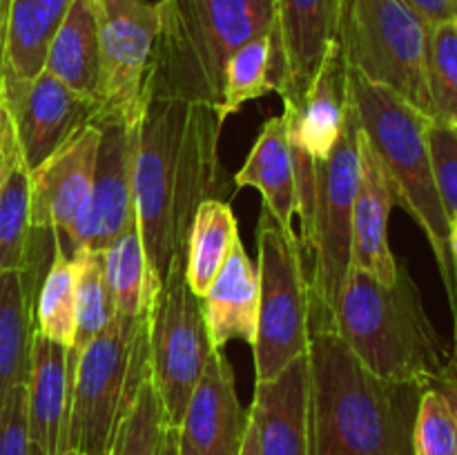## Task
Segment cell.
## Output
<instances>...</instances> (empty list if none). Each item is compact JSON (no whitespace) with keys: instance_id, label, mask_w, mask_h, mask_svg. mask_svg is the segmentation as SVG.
<instances>
[{"instance_id":"7a4b0ae2","label":"cell","mask_w":457,"mask_h":455,"mask_svg":"<svg viewBox=\"0 0 457 455\" xmlns=\"http://www.w3.org/2000/svg\"><path fill=\"white\" fill-rule=\"evenodd\" d=\"M311 455H415L427 386L370 373L335 333L311 335Z\"/></svg>"},{"instance_id":"d590c367","label":"cell","mask_w":457,"mask_h":455,"mask_svg":"<svg viewBox=\"0 0 457 455\" xmlns=\"http://www.w3.org/2000/svg\"><path fill=\"white\" fill-rule=\"evenodd\" d=\"M31 440L27 426L25 384L16 386L0 413V455H29Z\"/></svg>"},{"instance_id":"5bb4252c","label":"cell","mask_w":457,"mask_h":455,"mask_svg":"<svg viewBox=\"0 0 457 455\" xmlns=\"http://www.w3.org/2000/svg\"><path fill=\"white\" fill-rule=\"evenodd\" d=\"M98 136L96 125H87L31 172V232L54 235V244L70 259L89 203Z\"/></svg>"},{"instance_id":"2e32d148","label":"cell","mask_w":457,"mask_h":455,"mask_svg":"<svg viewBox=\"0 0 457 455\" xmlns=\"http://www.w3.org/2000/svg\"><path fill=\"white\" fill-rule=\"evenodd\" d=\"M262 455H311V361H290L277 377L257 382L250 406Z\"/></svg>"},{"instance_id":"d6a6232c","label":"cell","mask_w":457,"mask_h":455,"mask_svg":"<svg viewBox=\"0 0 457 455\" xmlns=\"http://www.w3.org/2000/svg\"><path fill=\"white\" fill-rule=\"evenodd\" d=\"M428 92L433 119L457 125V21L428 29Z\"/></svg>"},{"instance_id":"6da1fadb","label":"cell","mask_w":457,"mask_h":455,"mask_svg":"<svg viewBox=\"0 0 457 455\" xmlns=\"http://www.w3.org/2000/svg\"><path fill=\"white\" fill-rule=\"evenodd\" d=\"M221 128L219 107L147 96L134 159V212L154 288L170 261L186 254L196 208L212 199Z\"/></svg>"},{"instance_id":"83f0119b","label":"cell","mask_w":457,"mask_h":455,"mask_svg":"<svg viewBox=\"0 0 457 455\" xmlns=\"http://www.w3.org/2000/svg\"><path fill=\"white\" fill-rule=\"evenodd\" d=\"M103 266H105V279L112 302H114V312L125 319H137L159 290L152 284L150 270H147L137 212L128 221L125 230L103 250Z\"/></svg>"},{"instance_id":"603a6c76","label":"cell","mask_w":457,"mask_h":455,"mask_svg":"<svg viewBox=\"0 0 457 455\" xmlns=\"http://www.w3.org/2000/svg\"><path fill=\"white\" fill-rule=\"evenodd\" d=\"M348 110H351L348 65L342 45L333 40L317 67V74L312 76L302 107H297L299 132H302L308 152L317 161L328 159V154L333 152L335 143L339 141L344 125H346Z\"/></svg>"},{"instance_id":"3957f363","label":"cell","mask_w":457,"mask_h":455,"mask_svg":"<svg viewBox=\"0 0 457 455\" xmlns=\"http://www.w3.org/2000/svg\"><path fill=\"white\" fill-rule=\"evenodd\" d=\"M150 96L221 105L232 54L275 27V0H159Z\"/></svg>"},{"instance_id":"7402d4cb","label":"cell","mask_w":457,"mask_h":455,"mask_svg":"<svg viewBox=\"0 0 457 455\" xmlns=\"http://www.w3.org/2000/svg\"><path fill=\"white\" fill-rule=\"evenodd\" d=\"M235 183L239 187H257L263 205L275 217L286 235L299 236L295 232L297 217V190H295L293 159L288 147L286 119L272 116L259 132L244 168L237 172Z\"/></svg>"},{"instance_id":"484cf974","label":"cell","mask_w":457,"mask_h":455,"mask_svg":"<svg viewBox=\"0 0 457 455\" xmlns=\"http://www.w3.org/2000/svg\"><path fill=\"white\" fill-rule=\"evenodd\" d=\"M71 0H12L0 87L40 74L49 43L61 27Z\"/></svg>"},{"instance_id":"8fae6325","label":"cell","mask_w":457,"mask_h":455,"mask_svg":"<svg viewBox=\"0 0 457 455\" xmlns=\"http://www.w3.org/2000/svg\"><path fill=\"white\" fill-rule=\"evenodd\" d=\"M101 52L103 116L137 125L150 96L161 7L150 0H94ZM101 116V119H103Z\"/></svg>"},{"instance_id":"cb8c5ba5","label":"cell","mask_w":457,"mask_h":455,"mask_svg":"<svg viewBox=\"0 0 457 455\" xmlns=\"http://www.w3.org/2000/svg\"><path fill=\"white\" fill-rule=\"evenodd\" d=\"M36 288L22 270H0V413L27 384L36 333Z\"/></svg>"},{"instance_id":"ac0fdd59","label":"cell","mask_w":457,"mask_h":455,"mask_svg":"<svg viewBox=\"0 0 457 455\" xmlns=\"http://www.w3.org/2000/svg\"><path fill=\"white\" fill-rule=\"evenodd\" d=\"M393 205L395 194L386 170L360 129V178L353 205L351 268L369 272L382 284H393L400 275V263L388 245V219Z\"/></svg>"},{"instance_id":"7bdbcfd3","label":"cell","mask_w":457,"mask_h":455,"mask_svg":"<svg viewBox=\"0 0 457 455\" xmlns=\"http://www.w3.org/2000/svg\"><path fill=\"white\" fill-rule=\"evenodd\" d=\"M179 455H201L199 451L190 444V442L183 440L181 433H179Z\"/></svg>"},{"instance_id":"9a60e30c","label":"cell","mask_w":457,"mask_h":455,"mask_svg":"<svg viewBox=\"0 0 457 455\" xmlns=\"http://www.w3.org/2000/svg\"><path fill=\"white\" fill-rule=\"evenodd\" d=\"M342 0H275V92L302 107L321 58L337 40Z\"/></svg>"},{"instance_id":"9c48e42d","label":"cell","mask_w":457,"mask_h":455,"mask_svg":"<svg viewBox=\"0 0 457 455\" xmlns=\"http://www.w3.org/2000/svg\"><path fill=\"white\" fill-rule=\"evenodd\" d=\"M259 312L253 342L257 382L277 377L311 346V297L299 236L263 208L257 230Z\"/></svg>"},{"instance_id":"f1b7e54d","label":"cell","mask_w":457,"mask_h":455,"mask_svg":"<svg viewBox=\"0 0 457 455\" xmlns=\"http://www.w3.org/2000/svg\"><path fill=\"white\" fill-rule=\"evenodd\" d=\"M275 92V36L272 31L241 45L230 56L223 74L219 116L223 123L248 101Z\"/></svg>"},{"instance_id":"60d3db41","label":"cell","mask_w":457,"mask_h":455,"mask_svg":"<svg viewBox=\"0 0 457 455\" xmlns=\"http://www.w3.org/2000/svg\"><path fill=\"white\" fill-rule=\"evenodd\" d=\"M156 455H179V428L165 426Z\"/></svg>"},{"instance_id":"1f68e13d","label":"cell","mask_w":457,"mask_h":455,"mask_svg":"<svg viewBox=\"0 0 457 455\" xmlns=\"http://www.w3.org/2000/svg\"><path fill=\"white\" fill-rule=\"evenodd\" d=\"M165 413L154 382L147 375L120 418L107 455H156L165 431Z\"/></svg>"},{"instance_id":"5b68a950","label":"cell","mask_w":457,"mask_h":455,"mask_svg":"<svg viewBox=\"0 0 457 455\" xmlns=\"http://www.w3.org/2000/svg\"><path fill=\"white\" fill-rule=\"evenodd\" d=\"M348 94L357 125L386 170L395 203L422 228L436 254L457 337V268L449 248L451 219L437 192L428 152L427 128L431 119L395 92L370 83L353 70H348Z\"/></svg>"},{"instance_id":"74e56055","label":"cell","mask_w":457,"mask_h":455,"mask_svg":"<svg viewBox=\"0 0 457 455\" xmlns=\"http://www.w3.org/2000/svg\"><path fill=\"white\" fill-rule=\"evenodd\" d=\"M428 388H436L437 393H442V395L446 397V401L451 404L457 419V357H453V360L445 366V370L428 384Z\"/></svg>"},{"instance_id":"836d02e7","label":"cell","mask_w":457,"mask_h":455,"mask_svg":"<svg viewBox=\"0 0 457 455\" xmlns=\"http://www.w3.org/2000/svg\"><path fill=\"white\" fill-rule=\"evenodd\" d=\"M415 455H457V419L436 388L422 393L413 433Z\"/></svg>"},{"instance_id":"f6af8a7d","label":"cell","mask_w":457,"mask_h":455,"mask_svg":"<svg viewBox=\"0 0 457 455\" xmlns=\"http://www.w3.org/2000/svg\"><path fill=\"white\" fill-rule=\"evenodd\" d=\"M61 455H85V453H71V451H65V453H61Z\"/></svg>"},{"instance_id":"4dcf8cb0","label":"cell","mask_w":457,"mask_h":455,"mask_svg":"<svg viewBox=\"0 0 457 455\" xmlns=\"http://www.w3.org/2000/svg\"><path fill=\"white\" fill-rule=\"evenodd\" d=\"M36 330L45 337L71 348L76 326L74 266L71 259L54 244V257L49 270L36 294Z\"/></svg>"},{"instance_id":"f546056e","label":"cell","mask_w":457,"mask_h":455,"mask_svg":"<svg viewBox=\"0 0 457 455\" xmlns=\"http://www.w3.org/2000/svg\"><path fill=\"white\" fill-rule=\"evenodd\" d=\"M74 266V299H76V326L74 343L70 351L79 360L80 351L110 324L114 317V302L105 279L103 252L80 250L71 257Z\"/></svg>"},{"instance_id":"e575fe53","label":"cell","mask_w":457,"mask_h":455,"mask_svg":"<svg viewBox=\"0 0 457 455\" xmlns=\"http://www.w3.org/2000/svg\"><path fill=\"white\" fill-rule=\"evenodd\" d=\"M428 152H431L433 177L449 219L457 217V125L445 120H428Z\"/></svg>"},{"instance_id":"44dd1931","label":"cell","mask_w":457,"mask_h":455,"mask_svg":"<svg viewBox=\"0 0 457 455\" xmlns=\"http://www.w3.org/2000/svg\"><path fill=\"white\" fill-rule=\"evenodd\" d=\"M31 170L0 96V270H25L31 244Z\"/></svg>"},{"instance_id":"ab89813d","label":"cell","mask_w":457,"mask_h":455,"mask_svg":"<svg viewBox=\"0 0 457 455\" xmlns=\"http://www.w3.org/2000/svg\"><path fill=\"white\" fill-rule=\"evenodd\" d=\"M239 455H262V451H259L257 426H254V419L250 418V413H248V426H245V435H244V442H241Z\"/></svg>"},{"instance_id":"b9f144b4","label":"cell","mask_w":457,"mask_h":455,"mask_svg":"<svg viewBox=\"0 0 457 455\" xmlns=\"http://www.w3.org/2000/svg\"><path fill=\"white\" fill-rule=\"evenodd\" d=\"M449 248H451V257H453V263H455V268H457V217H455V219H451Z\"/></svg>"},{"instance_id":"e0dca14e","label":"cell","mask_w":457,"mask_h":455,"mask_svg":"<svg viewBox=\"0 0 457 455\" xmlns=\"http://www.w3.org/2000/svg\"><path fill=\"white\" fill-rule=\"evenodd\" d=\"M245 426L248 410L237 395L232 366L214 348L187 401L179 433L201 455H239Z\"/></svg>"},{"instance_id":"4316f807","label":"cell","mask_w":457,"mask_h":455,"mask_svg":"<svg viewBox=\"0 0 457 455\" xmlns=\"http://www.w3.org/2000/svg\"><path fill=\"white\" fill-rule=\"evenodd\" d=\"M235 241H239V230L230 205L205 199L196 208L186 244V281L199 299L208 294Z\"/></svg>"},{"instance_id":"d6986e66","label":"cell","mask_w":457,"mask_h":455,"mask_svg":"<svg viewBox=\"0 0 457 455\" xmlns=\"http://www.w3.org/2000/svg\"><path fill=\"white\" fill-rule=\"evenodd\" d=\"M74 368L76 357L70 346L54 342L36 330L25 384L27 426L31 444L47 455L62 453Z\"/></svg>"},{"instance_id":"277c9868","label":"cell","mask_w":457,"mask_h":455,"mask_svg":"<svg viewBox=\"0 0 457 455\" xmlns=\"http://www.w3.org/2000/svg\"><path fill=\"white\" fill-rule=\"evenodd\" d=\"M335 335L364 368L393 382L428 384L453 360L400 266L393 284L351 268L335 308Z\"/></svg>"},{"instance_id":"52a82bcc","label":"cell","mask_w":457,"mask_h":455,"mask_svg":"<svg viewBox=\"0 0 457 455\" xmlns=\"http://www.w3.org/2000/svg\"><path fill=\"white\" fill-rule=\"evenodd\" d=\"M428 25L404 0H342L337 43L348 70L433 119Z\"/></svg>"},{"instance_id":"ee69618b","label":"cell","mask_w":457,"mask_h":455,"mask_svg":"<svg viewBox=\"0 0 457 455\" xmlns=\"http://www.w3.org/2000/svg\"><path fill=\"white\" fill-rule=\"evenodd\" d=\"M29 455H47V453H45L43 449H38V446H34V444H31V449H29Z\"/></svg>"},{"instance_id":"7c38bea8","label":"cell","mask_w":457,"mask_h":455,"mask_svg":"<svg viewBox=\"0 0 457 455\" xmlns=\"http://www.w3.org/2000/svg\"><path fill=\"white\" fill-rule=\"evenodd\" d=\"M0 96L31 172L103 116L101 103L70 89L47 70L22 83L3 85Z\"/></svg>"},{"instance_id":"ffe728a7","label":"cell","mask_w":457,"mask_h":455,"mask_svg":"<svg viewBox=\"0 0 457 455\" xmlns=\"http://www.w3.org/2000/svg\"><path fill=\"white\" fill-rule=\"evenodd\" d=\"M201 308L212 348L221 351L232 339L253 346L257 335L259 275L241 241H235L208 294L201 299Z\"/></svg>"},{"instance_id":"8d00e7d4","label":"cell","mask_w":457,"mask_h":455,"mask_svg":"<svg viewBox=\"0 0 457 455\" xmlns=\"http://www.w3.org/2000/svg\"><path fill=\"white\" fill-rule=\"evenodd\" d=\"M428 25L457 21V0H404Z\"/></svg>"},{"instance_id":"f35d334b","label":"cell","mask_w":457,"mask_h":455,"mask_svg":"<svg viewBox=\"0 0 457 455\" xmlns=\"http://www.w3.org/2000/svg\"><path fill=\"white\" fill-rule=\"evenodd\" d=\"M9 9H12V0H0V80H3L4 70V43H7Z\"/></svg>"},{"instance_id":"ba28073f","label":"cell","mask_w":457,"mask_h":455,"mask_svg":"<svg viewBox=\"0 0 457 455\" xmlns=\"http://www.w3.org/2000/svg\"><path fill=\"white\" fill-rule=\"evenodd\" d=\"M360 178V125L348 110L342 136L328 159L317 161V194L311 236L302 248L308 263L311 335L335 333V308L351 272L353 205Z\"/></svg>"},{"instance_id":"4fadbf2b","label":"cell","mask_w":457,"mask_h":455,"mask_svg":"<svg viewBox=\"0 0 457 455\" xmlns=\"http://www.w3.org/2000/svg\"><path fill=\"white\" fill-rule=\"evenodd\" d=\"M94 125L101 136L89 203L74 236V254L80 250L103 252L134 217V159L138 123L132 125L116 116H103Z\"/></svg>"},{"instance_id":"d4e9b609","label":"cell","mask_w":457,"mask_h":455,"mask_svg":"<svg viewBox=\"0 0 457 455\" xmlns=\"http://www.w3.org/2000/svg\"><path fill=\"white\" fill-rule=\"evenodd\" d=\"M43 70L74 92L98 101L101 52L94 0H71L61 27L49 43Z\"/></svg>"},{"instance_id":"30bf717a","label":"cell","mask_w":457,"mask_h":455,"mask_svg":"<svg viewBox=\"0 0 457 455\" xmlns=\"http://www.w3.org/2000/svg\"><path fill=\"white\" fill-rule=\"evenodd\" d=\"M212 351L201 299L186 281V254H177L152 299L147 337L150 377L168 426H181L187 401Z\"/></svg>"},{"instance_id":"8992f818","label":"cell","mask_w":457,"mask_h":455,"mask_svg":"<svg viewBox=\"0 0 457 455\" xmlns=\"http://www.w3.org/2000/svg\"><path fill=\"white\" fill-rule=\"evenodd\" d=\"M150 310L152 302L137 319L114 312L110 324L80 351L71 379L62 453L107 455L120 418L150 375Z\"/></svg>"}]
</instances>
